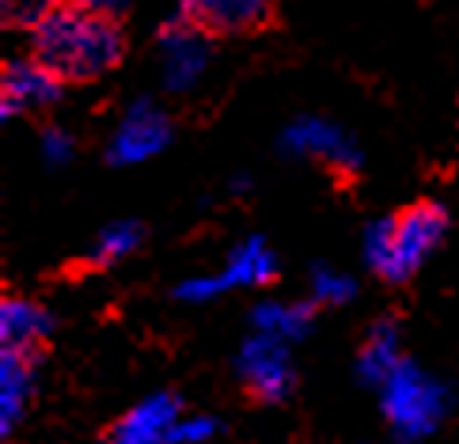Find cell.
<instances>
[{
    "instance_id": "6da1fadb",
    "label": "cell",
    "mask_w": 459,
    "mask_h": 444,
    "mask_svg": "<svg viewBox=\"0 0 459 444\" xmlns=\"http://www.w3.org/2000/svg\"><path fill=\"white\" fill-rule=\"evenodd\" d=\"M27 57L42 65L54 80L65 88L95 84L107 73H114L126 57V27L122 15L84 8L76 0L46 15V20L30 30Z\"/></svg>"
},
{
    "instance_id": "7a4b0ae2",
    "label": "cell",
    "mask_w": 459,
    "mask_h": 444,
    "mask_svg": "<svg viewBox=\"0 0 459 444\" xmlns=\"http://www.w3.org/2000/svg\"><path fill=\"white\" fill-rule=\"evenodd\" d=\"M448 228V213L437 202H414L399 209L391 221L376 228V243L368 247V258L376 274L391 285H403L418 274L421 258L440 243Z\"/></svg>"
},
{
    "instance_id": "3957f363",
    "label": "cell",
    "mask_w": 459,
    "mask_h": 444,
    "mask_svg": "<svg viewBox=\"0 0 459 444\" xmlns=\"http://www.w3.org/2000/svg\"><path fill=\"white\" fill-rule=\"evenodd\" d=\"M178 20L202 39H255L281 20L277 0H178Z\"/></svg>"
},
{
    "instance_id": "277c9868",
    "label": "cell",
    "mask_w": 459,
    "mask_h": 444,
    "mask_svg": "<svg viewBox=\"0 0 459 444\" xmlns=\"http://www.w3.org/2000/svg\"><path fill=\"white\" fill-rule=\"evenodd\" d=\"M65 84L35 61H8L4 65V114H20L27 107H46L54 103Z\"/></svg>"
},
{
    "instance_id": "5b68a950",
    "label": "cell",
    "mask_w": 459,
    "mask_h": 444,
    "mask_svg": "<svg viewBox=\"0 0 459 444\" xmlns=\"http://www.w3.org/2000/svg\"><path fill=\"white\" fill-rule=\"evenodd\" d=\"M4 353L20 357V353H30L35 345L46 338L50 331V316L39 308L23 300V296H4Z\"/></svg>"
},
{
    "instance_id": "8992f818",
    "label": "cell",
    "mask_w": 459,
    "mask_h": 444,
    "mask_svg": "<svg viewBox=\"0 0 459 444\" xmlns=\"http://www.w3.org/2000/svg\"><path fill=\"white\" fill-rule=\"evenodd\" d=\"M65 0H0V23L4 30H35L46 15H54Z\"/></svg>"
},
{
    "instance_id": "52a82bcc",
    "label": "cell",
    "mask_w": 459,
    "mask_h": 444,
    "mask_svg": "<svg viewBox=\"0 0 459 444\" xmlns=\"http://www.w3.org/2000/svg\"><path fill=\"white\" fill-rule=\"evenodd\" d=\"M84 8H95V12H110V15H122L129 8V0H76Z\"/></svg>"
}]
</instances>
